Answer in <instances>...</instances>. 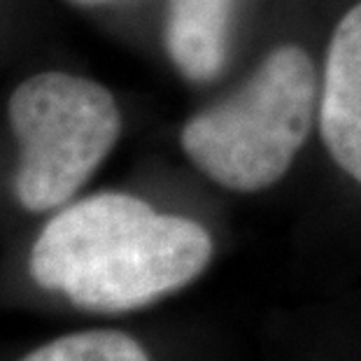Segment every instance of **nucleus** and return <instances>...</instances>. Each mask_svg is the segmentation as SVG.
I'll list each match as a JSON object with an SVG mask.
<instances>
[{"mask_svg":"<svg viewBox=\"0 0 361 361\" xmlns=\"http://www.w3.org/2000/svg\"><path fill=\"white\" fill-rule=\"evenodd\" d=\"M210 259L212 238L194 219L105 191L63 207L37 235L28 268L78 308L128 312L194 282Z\"/></svg>","mask_w":361,"mask_h":361,"instance_id":"nucleus-1","label":"nucleus"},{"mask_svg":"<svg viewBox=\"0 0 361 361\" xmlns=\"http://www.w3.org/2000/svg\"><path fill=\"white\" fill-rule=\"evenodd\" d=\"M317 105V73L296 44L268 51L247 82L194 114L182 149L203 175L231 191L268 189L301 152Z\"/></svg>","mask_w":361,"mask_h":361,"instance_id":"nucleus-2","label":"nucleus"},{"mask_svg":"<svg viewBox=\"0 0 361 361\" xmlns=\"http://www.w3.org/2000/svg\"><path fill=\"white\" fill-rule=\"evenodd\" d=\"M75 5H82V7H94V5H105V3H114V0H71Z\"/></svg>","mask_w":361,"mask_h":361,"instance_id":"nucleus-7","label":"nucleus"},{"mask_svg":"<svg viewBox=\"0 0 361 361\" xmlns=\"http://www.w3.org/2000/svg\"><path fill=\"white\" fill-rule=\"evenodd\" d=\"M319 126L331 159L361 184V0L343 14L329 42Z\"/></svg>","mask_w":361,"mask_h":361,"instance_id":"nucleus-4","label":"nucleus"},{"mask_svg":"<svg viewBox=\"0 0 361 361\" xmlns=\"http://www.w3.org/2000/svg\"><path fill=\"white\" fill-rule=\"evenodd\" d=\"M21 361H149L142 345L121 331H82L61 336Z\"/></svg>","mask_w":361,"mask_h":361,"instance_id":"nucleus-6","label":"nucleus"},{"mask_svg":"<svg viewBox=\"0 0 361 361\" xmlns=\"http://www.w3.org/2000/svg\"><path fill=\"white\" fill-rule=\"evenodd\" d=\"M233 0H168L166 49L184 78L207 82L224 68Z\"/></svg>","mask_w":361,"mask_h":361,"instance_id":"nucleus-5","label":"nucleus"},{"mask_svg":"<svg viewBox=\"0 0 361 361\" xmlns=\"http://www.w3.org/2000/svg\"><path fill=\"white\" fill-rule=\"evenodd\" d=\"M7 114L21 147L14 191L30 212L71 201L110 154L121 130L110 91L71 73H37L21 82Z\"/></svg>","mask_w":361,"mask_h":361,"instance_id":"nucleus-3","label":"nucleus"}]
</instances>
